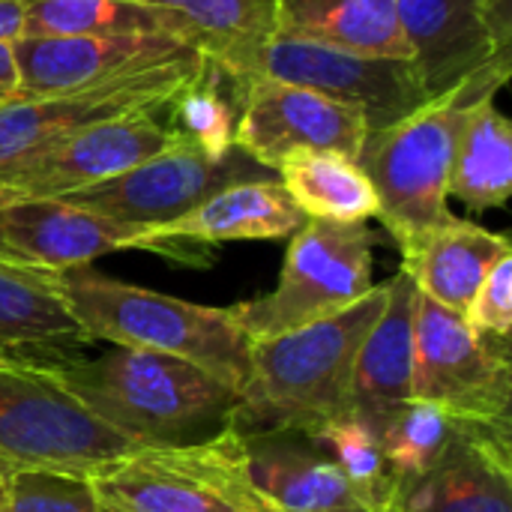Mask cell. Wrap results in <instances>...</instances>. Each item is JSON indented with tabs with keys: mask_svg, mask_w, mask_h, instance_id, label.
Here are the masks:
<instances>
[{
	"mask_svg": "<svg viewBox=\"0 0 512 512\" xmlns=\"http://www.w3.org/2000/svg\"><path fill=\"white\" fill-rule=\"evenodd\" d=\"M330 512H372V510H366V507L354 504V507H339V510H330Z\"/></svg>",
	"mask_w": 512,
	"mask_h": 512,
	"instance_id": "cell-37",
	"label": "cell"
},
{
	"mask_svg": "<svg viewBox=\"0 0 512 512\" xmlns=\"http://www.w3.org/2000/svg\"><path fill=\"white\" fill-rule=\"evenodd\" d=\"M93 345L60 291V273L0 258V360L54 363Z\"/></svg>",
	"mask_w": 512,
	"mask_h": 512,
	"instance_id": "cell-20",
	"label": "cell"
},
{
	"mask_svg": "<svg viewBox=\"0 0 512 512\" xmlns=\"http://www.w3.org/2000/svg\"><path fill=\"white\" fill-rule=\"evenodd\" d=\"M162 9L231 84L243 87L276 30V0H135Z\"/></svg>",
	"mask_w": 512,
	"mask_h": 512,
	"instance_id": "cell-22",
	"label": "cell"
},
{
	"mask_svg": "<svg viewBox=\"0 0 512 512\" xmlns=\"http://www.w3.org/2000/svg\"><path fill=\"white\" fill-rule=\"evenodd\" d=\"M9 504V468L0 465V512H6Z\"/></svg>",
	"mask_w": 512,
	"mask_h": 512,
	"instance_id": "cell-36",
	"label": "cell"
},
{
	"mask_svg": "<svg viewBox=\"0 0 512 512\" xmlns=\"http://www.w3.org/2000/svg\"><path fill=\"white\" fill-rule=\"evenodd\" d=\"M105 512H267L237 474L225 441L135 450L93 477Z\"/></svg>",
	"mask_w": 512,
	"mask_h": 512,
	"instance_id": "cell-11",
	"label": "cell"
},
{
	"mask_svg": "<svg viewBox=\"0 0 512 512\" xmlns=\"http://www.w3.org/2000/svg\"><path fill=\"white\" fill-rule=\"evenodd\" d=\"M168 108V129L177 141L198 147L210 159H225L234 150V126L237 108L225 93L222 72L210 63L204 75L189 81L177 96L165 105Z\"/></svg>",
	"mask_w": 512,
	"mask_h": 512,
	"instance_id": "cell-30",
	"label": "cell"
},
{
	"mask_svg": "<svg viewBox=\"0 0 512 512\" xmlns=\"http://www.w3.org/2000/svg\"><path fill=\"white\" fill-rule=\"evenodd\" d=\"M141 234L135 225H120L63 198L0 207V258L54 273L87 267L108 252L138 249Z\"/></svg>",
	"mask_w": 512,
	"mask_h": 512,
	"instance_id": "cell-19",
	"label": "cell"
},
{
	"mask_svg": "<svg viewBox=\"0 0 512 512\" xmlns=\"http://www.w3.org/2000/svg\"><path fill=\"white\" fill-rule=\"evenodd\" d=\"M504 84L507 78L501 75H480L465 87L426 102L405 120L366 135L357 165L378 195V219L399 252H408L453 219L447 201L459 132L471 102L498 93Z\"/></svg>",
	"mask_w": 512,
	"mask_h": 512,
	"instance_id": "cell-4",
	"label": "cell"
},
{
	"mask_svg": "<svg viewBox=\"0 0 512 512\" xmlns=\"http://www.w3.org/2000/svg\"><path fill=\"white\" fill-rule=\"evenodd\" d=\"M504 60H512V0H474Z\"/></svg>",
	"mask_w": 512,
	"mask_h": 512,
	"instance_id": "cell-33",
	"label": "cell"
},
{
	"mask_svg": "<svg viewBox=\"0 0 512 512\" xmlns=\"http://www.w3.org/2000/svg\"><path fill=\"white\" fill-rule=\"evenodd\" d=\"M24 36V0H0V45Z\"/></svg>",
	"mask_w": 512,
	"mask_h": 512,
	"instance_id": "cell-34",
	"label": "cell"
},
{
	"mask_svg": "<svg viewBox=\"0 0 512 512\" xmlns=\"http://www.w3.org/2000/svg\"><path fill=\"white\" fill-rule=\"evenodd\" d=\"M135 447L99 423L48 369L0 360V465L96 477Z\"/></svg>",
	"mask_w": 512,
	"mask_h": 512,
	"instance_id": "cell-5",
	"label": "cell"
},
{
	"mask_svg": "<svg viewBox=\"0 0 512 512\" xmlns=\"http://www.w3.org/2000/svg\"><path fill=\"white\" fill-rule=\"evenodd\" d=\"M414 306L417 288L405 270L387 279V303L366 342L360 345L348 411L360 417L378 438L390 417L408 402L414 378Z\"/></svg>",
	"mask_w": 512,
	"mask_h": 512,
	"instance_id": "cell-21",
	"label": "cell"
},
{
	"mask_svg": "<svg viewBox=\"0 0 512 512\" xmlns=\"http://www.w3.org/2000/svg\"><path fill=\"white\" fill-rule=\"evenodd\" d=\"M411 396L444 408L459 423L510 426V339L477 333L465 315L417 291Z\"/></svg>",
	"mask_w": 512,
	"mask_h": 512,
	"instance_id": "cell-7",
	"label": "cell"
},
{
	"mask_svg": "<svg viewBox=\"0 0 512 512\" xmlns=\"http://www.w3.org/2000/svg\"><path fill=\"white\" fill-rule=\"evenodd\" d=\"M237 108L234 147L273 171L294 150H333L360 156L369 126L360 111L309 87L252 78L231 93Z\"/></svg>",
	"mask_w": 512,
	"mask_h": 512,
	"instance_id": "cell-12",
	"label": "cell"
},
{
	"mask_svg": "<svg viewBox=\"0 0 512 512\" xmlns=\"http://www.w3.org/2000/svg\"><path fill=\"white\" fill-rule=\"evenodd\" d=\"M99 423L135 450H192L231 432L240 390L216 375L141 348L45 363Z\"/></svg>",
	"mask_w": 512,
	"mask_h": 512,
	"instance_id": "cell-1",
	"label": "cell"
},
{
	"mask_svg": "<svg viewBox=\"0 0 512 512\" xmlns=\"http://www.w3.org/2000/svg\"><path fill=\"white\" fill-rule=\"evenodd\" d=\"M159 111L129 114L87 126L12 171L0 174V207L15 201L66 198L72 192L90 189L111 180L144 159L162 153L177 138L156 117Z\"/></svg>",
	"mask_w": 512,
	"mask_h": 512,
	"instance_id": "cell-13",
	"label": "cell"
},
{
	"mask_svg": "<svg viewBox=\"0 0 512 512\" xmlns=\"http://www.w3.org/2000/svg\"><path fill=\"white\" fill-rule=\"evenodd\" d=\"M60 291L90 342L168 354L243 390L252 339L237 324L231 306H198L102 276L90 264L63 270Z\"/></svg>",
	"mask_w": 512,
	"mask_h": 512,
	"instance_id": "cell-3",
	"label": "cell"
},
{
	"mask_svg": "<svg viewBox=\"0 0 512 512\" xmlns=\"http://www.w3.org/2000/svg\"><path fill=\"white\" fill-rule=\"evenodd\" d=\"M6 512H105L90 477L63 471H9Z\"/></svg>",
	"mask_w": 512,
	"mask_h": 512,
	"instance_id": "cell-31",
	"label": "cell"
},
{
	"mask_svg": "<svg viewBox=\"0 0 512 512\" xmlns=\"http://www.w3.org/2000/svg\"><path fill=\"white\" fill-rule=\"evenodd\" d=\"M456 432L459 420H453L444 408L423 399H408L381 432V450L396 489L429 474L453 444Z\"/></svg>",
	"mask_w": 512,
	"mask_h": 512,
	"instance_id": "cell-28",
	"label": "cell"
},
{
	"mask_svg": "<svg viewBox=\"0 0 512 512\" xmlns=\"http://www.w3.org/2000/svg\"><path fill=\"white\" fill-rule=\"evenodd\" d=\"M252 78L285 81L330 96L360 111L369 132H381L429 102L411 60L369 57L276 33L258 51Z\"/></svg>",
	"mask_w": 512,
	"mask_h": 512,
	"instance_id": "cell-9",
	"label": "cell"
},
{
	"mask_svg": "<svg viewBox=\"0 0 512 512\" xmlns=\"http://www.w3.org/2000/svg\"><path fill=\"white\" fill-rule=\"evenodd\" d=\"M273 33L369 57L411 60L396 0H276Z\"/></svg>",
	"mask_w": 512,
	"mask_h": 512,
	"instance_id": "cell-24",
	"label": "cell"
},
{
	"mask_svg": "<svg viewBox=\"0 0 512 512\" xmlns=\"http://www.w3.org/2000/svg\"><path fill=\"white\" fill-rule=\"evenodd\" d=\"M336 462L342 477L348 480L357 501L372 512H387L396 495V483L390 477L381 438L351 411L330 420L312 435Z\"/></svg>",
	"mask_w": 512,
	"mask_h": 512,
	"instance_id": "cell-29",
	"label": "cell"
},
{
	"mask_svg": "<svg viewBox=\"0 0 512 512\" xmlns=\"http://www.w3.org/2000/svg\"><path fill=\"white\" fill-rule=\"evenodd\" d=\"M261 177H273V171L261 168L237 147L225 159H210L198 147L174 141L141 165L90 189L72 192L63 201L147 231L180 219L231 183Z\"/></svg>",
	"mask_w": 512,
	"mask_h": 512,
	"instance_id": "cell-10",
	"label": "cell"
},
{
	"mask_svg": "<svg viewBox=\"0 0 512 512\" xmlns=\"http://www.w3.org/2000/svg\"><path fill=\"white\" fill-rule=\"evenodd\" d=\"M276 180L306 219L324 222H366L378 216V195L357 165V159L333 150H294L279 168Z\"/></svg>",
	"mask_w": 512,
	"mask_h": 512,
	"instance_id": "cell-26",
	"label": "cell"
},
{
	"mask_svg": "<svg viewBox=\"0 0 512 512\" xmlns=\"http://www.w3.org/2000/svg\"><path fill=\"white\" fill-rule=\"evenodd\" d=\"M387 303V282L345 312L309 327L252 342L249 378L231 420L234 435H315L348 411L351 375L369 330Z\"/></svg>",
	"mask_w": 512,
	"mask_h": 512,
	"instance_id": "cell-2",
	"label": "cell"
},
{
	"mask_svg": "<svg viewBox=\"0 0 512 512\" xmlns=\"http://www.w3.org/2000/svg\"><path fill=\"white\" fill-rule=\"evenodd\" d=\"M177 33L156 6L135 0H24V36H111Z\"/></svg>",
	"mask_w": 512,
	"mask_h": 512,
	"instance_id": "cell-27",
	"label": "cell"
},
{
	"mask_svg": "<svg viewBox=\"0 0 512 512\" xmlns=\"http://www.w3.org/2000/svg\"><path fill=\"white\" fill-rule=\"evenodd\" d=\"M387 512H512V429L459 423L441 462L396 489Z\"/></svg>",
	"mask_w": 512,
	"mask_h": 512,
	"instance_id": "cell-18",
	"label": "cell"
},
{
	"mask_svg": "<svg viewBox=\"0 0 512 512\" xmlns=\"http://www.w3.org/2000/svg\"><path fill=\"white\" fill-rule=\"evenodd\" d=\"M504 255H512L504 234L453 216L417 246L402 252V270L423 297L462 315L480 282Z\"/></svg>",
	"mask_w": 512,
	"mask_h": 512,
	"instance_id": "cell-23",
	"label": "cell"
},
{
	"mask_svg": "<svg viewBox=\"0 0 512 512\" xmlns=\"http://www.w3.org/2000/svg\"><path fill=\"white\" fill-rule=\"evenodd\" d=\"M303 222L306 216L288 198L282 183L276 177H261L231 183L180 219L147 228L138 249L174 261L204 264L201 252L207 246L234 240H282L300 231Z\"/></svg>",
	"mask_w": 512,
	"mask_h": 512,
	"instance_id": "cell-17",
	"label": "cell"
},
{
	"mask_svg": "<svg viewBox=\"0 0 512 512\" xmlns=\"http://www.w3.org/2000/svg\"><path fill=\"white\" fill-rule=\"evenodd\" d=\"M465 321L492 339H510L512 330V255H504L489 276L480 282L477 294L471 297L468 309L462 312Z\"/></svg>",
	"mask_w": 512,
	"mask_h": 512,
	"instance_id": "cell-32",
	"label": "cell"
},
{
	"mask_svg": "<svg viewBox=\"0 0 512 512\" xmlns=\"http://www.w3.org/2000/svg\"><path fill=\"white\" fill-rule=\"evenodd\" d=\"M372 246L366 222L306 219L291 234L276 288L231 306L237 324L261 342L345 312L372 291Z\"/></svg>",
	"mask_w": 512,
	"mask_h": 512,
	"instance_id": "cell-6",
	"label": "cell"
},
{
	"mask_svg": "<svg viewBox=\"0 0 512 512\" xmlns=\"http://www.w3.org/2000/svg\"><path fill=\"white\" fill-rule=\"evenodd\" d=\"M222 441L267 512H330L360 504L330 453L306 432H228Z\"/></svg>",
	"mask_w": 512,
	"mask_h": 512,
	"instance_id": "cell-15",
	"label": "cell"
},
{
	"mask_svg": "<svg viewBox=\"0 0 512 512\" xmlns=\"http://www.w3.org/2000/svg\"><path fill=\"white\" fill-rule=\"evenodd\" d=\"M396 18L429 102L480 75L510 81L512 60L498 54L474 0H396Z\"/></svg>",
	"mask_w": 512,
	"mask_h": 512,
	"instance_id": "cell-16",
	"label": "cell"
},
{
	"mask_svg": "<svg viewBox=\"0 0 512 512\" xmlns=\"http://www.w3.org/2000/svg\"><path fill=\"white\" fill-rule=\"evenodd\" d=\"M15 99L63 96L168 69H204L210 60L177 33L21 36L12 42Z\"/></svg>",
	"mask_w": 512,
	"mask_h": 512,
	"instance_id": "cell-8",
	"label": "cell"
},
{
	"mask_svg": "<svg viewBox=\"0 0 512 512\" xmlns=\"http://www.w3.org/2000/svg\"><path fill=\"white\" fill-rule=\"evenodd\" d=\"M204 69H168L81 93L9 99L0 105V174L18 168L45 147L87 126L129 114L162 111L177 96V90L204 75Z\"/></svg>",
	"mask_w": 512,
	"mask_h": 512,
	"instance_id": "cell-14",
	"label": "cell"
},
{
	"mask_svg": "<svg viewBox=\"0 0 512 512\" xmlns=\"http://www.w3.org/2000/svg\"><path fill=\"white\" fill-rule=\"evenodd\" d=\"M512 192V126L495 93L471 102L450 168V198L483 213L504 207Z\"/></svg>",
	"mask_w": 512,
	"mask_h": 512,
	"instance_id": "cell-25",
	"label": "cell"
},
{
	"mask_svg": "<svg viewBox=\"0 0 512 512\" xmlns=\"http://www.w3.org/2000/svg\"><path fill=\"white\" fill-rule=\"evenodd\" d=\"M18 90V69L12 57V45H0V105L15 99Z\"/></svg>",
	"mask_w": 512,
	"mask_h": 512,
	"instance_id": "cell-35",
	"label": "cell"
}]
</instances>
